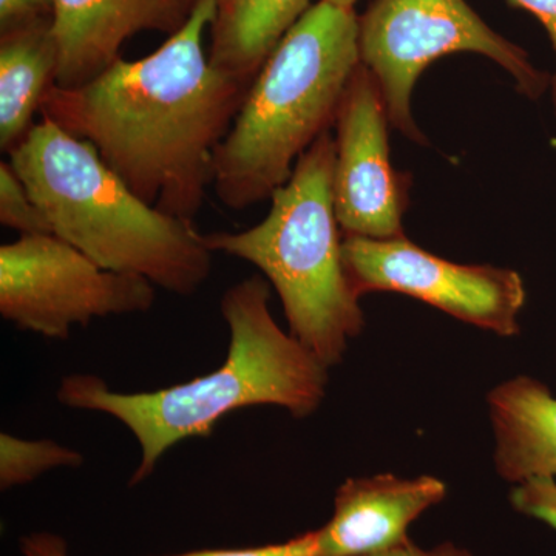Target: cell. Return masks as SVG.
<instances>
[{
  "label": "cell",
  "mask_w": 556,
  "mask_h": 556,
  "mask_svg": "<svg viewBox=\"0 0 556 556\" xmlns=\"http://www.w3.org/2000/svg\"><path fill=\"white\" fill-rule=\"evenodd\" d=\"M217 0H200L181 30L137 61L119 58L78 87L54 84L40 116L89 142L150 206L193 219L214 179V156L249 84L204 51Z\"/></svg>",
  "instance_id": "cell-1"
},
{
  "label": "cell",
  "mask_w": 556,
  "mask_h": 556,
  "mask_svg": "<svg viewBox=\"0 0 556 556\" xmlns=\"http://www.w3.org/2000/svg\"><path fill=\"white\" fill-rule=\"evenodd\" d=\"M268 281L260 276L223 294L228 356L208 375L144 393H118L93 375L62 380L58 399L68 408L104 413L124 424L141 448L130 485L141 484L178 442L204 438L229 413L276 405L294 417L313 415L327 394L328 367L278 327Z\"/></svg>",
  "instance_id": "cell-2"
},
{
  "label": "cell",
  "mask_w": 556,
  "mask_h": 556,
  "mask_svg": "<svg viewBox=\"0 0 556 556\" xmlns=\"http://www.w3.org/2000/svg\"><path fill=\"white\" fill-rule=\"evenodd\" d=\"M9 155L51 233L102 268L181 298L206 283L214 252L204 233L135 195L89 142L42 118Z\"/></svg>",
  "instance_id": "cell-3"
},
{
  "label": "cell",
  "mask_w": 556,
  "mask_h": 556,
  "mask_svg": "<svg viewBox=\"0 0 556 556\" xmlns=\"http://www.w3.org/2000/svg\"><path fill=\"white\" fill-rule=\"evenodd\" d=\"M358 65L356 13L318 0L260 68L215 152L212 188L226 207L247 211L287 185L334 126Z\"/></svg>",
  "instance_id": "cell-4"
},
{
  "label": "cell",
  "mask_w": 556,
  "mask_h": 556,
  "mask_svg": "<svg viewBox=\"0 0 556 556\" xmlns=\"http://www.w3.org/2000/svg\"><path fill=\"white\" fill-rule=\"evenodd\" d=\"M336 141L321 135L270 197L268 215L239 232L204 236L212 252L251 263L283 305L289 332L327 367L338 365L361 334L364 313L343 263L336 215Z\"/></svg>",
  "instance_id": "cell-5"
},
{
  "label": "cell",
  "mask_w": 556,
  "mask_h": 556,
  "mask_svg": "<svg viewBox=\"0 0 556 556\" xmlns=\"http://www.w3.org/2000/svg\"><path fill=\"white\" fill-rule=\"evenodd\" d=\"M361 62L382 90L391 126L427 144L412 113V94L428 65L447 54H482L501 65L519 93L538 100L551 86L521 47L493 31L466 0H376L358 20Z\"/></svg>",
  "instance_id": "cell-6"
},
{
  "label": "cell",
  "mask_w": 556,
  "mask_h": 556,
  "mask_svg": "<svg viewBox=\"0 0 556 556\" xmlns=\"http://www.w3.org/2000/svg\"><path fill=\"white\" fill-rule=\"evenodd\" d=\"M155 300L148 278L102 268L54 233L0 248V314L22 331L67 339L94 318L148 313Z\"/></svg>",
  "instance_id": "cell-7"
},
{
  "label": "cell",
  "mask_w": 556,
  "mask_h": 556,
  "mask_svg": "<svg viewBox=\"0 0 556 556\" xmlns=\"http://www.w3.org/2000/svg\"><path fill=\"white\" fill-rule=\"evenodd\" d=\"M342 249L346 276L358 299L368 292H399L497 336L511 338L519 332L526 288L515 270L457 265L405 236L390 240L343 236Z\"/></svg>",
  "instance_id": "cell-8"
},
{
  "label": "cell",
  "mask_w": 556,
  "mask_h": 556,
  "mask_svg": "<svg viewBox=\"0 0 556 556\" xmlns=\"http://www.w3.org/2000/svg\"><path fill=\"white\" fill-rule=\"evenodd\" d=\"M388 123L378 80L361 62L334 124L332 193L343 236L375 240L404 236L412 177L391 164Z\"/></svg>",
  "instance_id": "cell-9"
},
{
  "label": "cell",
  "mask_w": 556,
  "mask_h": 556,
  "mask_svg": "<svg viewBox=\"0 0 556 556\" xmlns=\"http://www.w3.org/2000/svg\"><path fill=\"white\" fill-rule=\"evenodd\" d=\"M200 0H53L51 33L58 47L56 86L78 87L119 60L142 31L175 35Z\"/></svg>",
  "instance_id": "cell-10"
},
{
  "label": "cell",
  "mask_w": 556,
  "mask_h": 556,
  "mask_svg": "<svg viewBox=\"0 0 556 556\" xmlns=\"http://www.w3.org/2000/svg\"><path fill=\"white\" fill-rule=\"evenodd\" d=\"M445 495L447 486L433 477L348 479L336 495L334 515L317 530V556H369L401 546L408 526Z\"/></svg>",
  "instance_id": "cell-11"
},
{
  "label": "cell",
  "mask_w": 556,
  "mask_h": 556,
  "mask_svg": "<svg viewBox=\"0 0 556 556\" xmlns=\"http://www.w3.org/2000/svg\"><path fill=\"white\" fill-rule=\"evenodd\" d=\"M497 473L510 482L556 477V397L532 378L508 380L489 394Z\"/></svg>",
  "instance_id": "cell-12"
},
{
  "label": "cell",
  "mask_w": 556,
  "mask_h": 556,
  "mask_svg": "<svg viewBox=\"0 0 556 556\" xmlns=\"http://www.w3.org/2000/svg\"><path fill=\"white\" fill-rule=\"evenodd\" d=\"M58 47L51 17L2 33L0 148L10 153L30 134L47 91L56 83Z\"/></svg>",
  "instance_id": "cell-13"
},
{
  "label": "cell",
  "mask_w": 556,
  "mask_h": 556,
  "mask_svg": "<svg viewBox=\"0 0 556 556\" xmlns=\"http://www.w3.org/2000/svg\"><path fill=\"white\" fill-rule=\"evenodd\" d=\"M309 9V0H217L208 61L251 86L269 54Z\"/></svg>",
  "instance_id": "cell-14"
},
{
  "label": "cell",
  "mask_w": 556,
  "mask_h": 556,
  "mask_svg": "<svg viewBox=\"0 0 556 556\" xmlns=\"http://www.w3.org/2000/svg\"><path fill=\"white\" fill-rule=\"evenodd\" d=\"M84 457L76 450L50 439L27 441L10 433L0 434V486L2 490L30 484L47 471L79 467Z\"/></svg>",
  "instance_id": "cell-15"
},
{
  "label": "cell",
  "mask_w": 556,
  "mask_h": 556,
  "mask_svg": "<svg viewBox=\"0 0 556 556\" xmlns=\"http://www.w3.org/2000/svg\"><path fill=\"white\" fill-rule=\"evenodd\" d=\"M0 223L17 230L21 236L51 233L46 215L31 199L10 161L0 163Z\"/></svg>",
  "instance_id": "cell-16"
},
{
  "label": "cell",
  "mask_w": 556,
  "mask_h": 556,
  "mask_svg": "<svg viewBox=\"0 0 556 556\" xmlns=\"http://www.w3.org/2000/svg\"><path fill=\"white\" fill-rule=\"evenodd\" d=\"M511 504L521 514L540 519L556 530V482L554 478H532L511 490Z\"/></svg>",
  "instance_id": "cell-17"
},
{
  "label": "cell",
  "mask_w": 556,
  "mask_h": 556,
  "mask_svg": "<svg viewBox=\"0 0 556 556\" xmlns=\"http://www.w3.org/2000/svg\"><path fill=\"white\" fill-rule=\"evenodd\" d=\"M318 540L316 532L303 533L287 543L249 548H217V551H197L188 554L166 556H317Z\"/></svg>",
  "instance_id": "cell-18"
},
{
  "label": "cell",
  "mask_w": 556,
  "mask_h": 556,
  "mask_svg": "<svg viewBox=\"0 0 556 556\" xmlns=\"http://www.w3.org/2000/svg\"><path fill=\"white\" fill-rule=\"evenodd\" d=\"M53 13V0H0L2 33L47 20Z\"/></svg>",
  "instance_id": "cell-19"
},
{
  "label": "cell",
  "mask_w": 556,
  "mask_h": 556,
  "mask_svg": "<svg viewBox=\"0 0 556 556\" xmlns=\"http://www.w3.org/2000/svg\"><path fill=\"white\" fill-rule=\"evenodd\" d=\"M519 9L529 11L533 16L540 20L546 28L552 47H554L556 58V0H510ZM552 102H554V112L556 116V70L551 83Z\"/></svg>",
  "instance_id": "cell-20"
},
{
  "label": "cell",
  "mask_w": 556,
  "mask_h": 556,
  "mask_svg": "<svg viewBox=\"0 0 556 556\" xmlns=\"http://www.w3.org/2000/svg\"><path fill=\"white\" fill-rule=\"evenodd\" d=\"M21 551L24 556H70L67 543L61 536L47 532L22 538Z\"/></svg>",
  "instance_id": "cell-21"
},
{
  "label": "cell",
  "mask_w": 556,
  "mask_h": 556,
  "mask_svg": "<svg viewBox=\"0 0 556 556\" xmlns=\"http://www.w3.org/2000/svg\"><path fill=\"white\" fill-rule=\"evenodd\" d=\"M369 556H473L466 548L456 547L455 544H442L431 548V551H424V548L415 546L412 541H405L401 546L391 548V551L382 552V554Z\"/></svg>",
  "instance_id": "cell-22"
},
{
  "label": "cell",
  "mask_w": 556,
  "mask_h": 556,
  "mask_svg": "<svg viewBox=\"0 0 556 556\" xmlns=\"http://www.w3.org/2000/svg\"><path fill=\"white\" fill-rule=\"evenodd\" d=\"M327 2L334 3V5L345 7V9H354L358 0H327Z\"/></svg>",
  "instance_id": "cell-23"
}]
</instances>
